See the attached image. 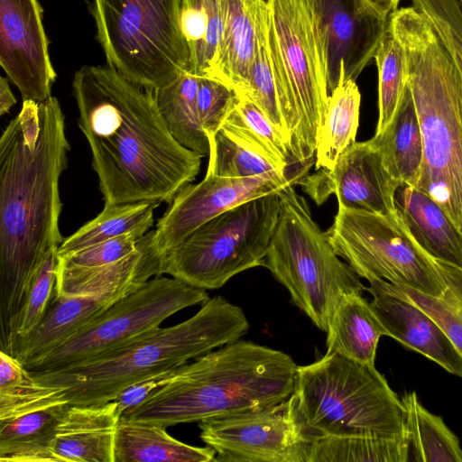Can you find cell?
<instances>
[{
    "label": "cell",
    "instance_id": "obj_27",
    "mask_svg": "<svg viewBox=\"0 0 462 462\" xmlns=\"http://www.w3.org/2000/svg\"><path fill=\"white\" fill-rule=\"evenodd\" d=\"M216 451L199 448L168 434L166 427L120 419L115 438V462H210Z\"/></svg>",
    "mask_w": 462,
    "mask_h": 462
},
{
    "label": "cell",
    "instance_id": "obj_13",
    "mask_svg": "<svg viewBox=\"0 0 462 462\" xmlns=\"http://www.w3.org/2000/svg\"><path fill=\"white\" fill-rule=\"evenodd\" d=\"M200 439L217 462H307L310 442L299 427L291 398L264 408L199 422Z\"/></svg>",
    "mask_w": 462,
    "mask_h": 462
},
{
    "label": "cell",
    "instance_id": "obj_16",
    "mask_svg": "<svg viewBox=\"0 0 462 462\" xmlns=\"http://www.w3.org/2000/svg\"><path fill=\"white\" fill-rule=\"evenodd\" d=\"M38 0H0V65L23 101L42 103L57 78Z\"/></svg>",
    "mask_w": 462,
    "mask_h": 462
},
{
    "label": "cell",
    "instance_id": "obj_43",
    "mask_svg": "<svg viewBox=\"0 0 462 462\" xmlns=\"http://www.w3.org/2000/svg\"><path fill=\"white\" fill-rule=\"evenodd\" d=\"M172 372L143 380L130 385L121 392L113 401L116 402V412L121 416L128 410L135 407L152 392L167 383Z\"/></svg>",
    "mask_w": 462,
    "mask_h": 462
},
{
    "label": "cell",
    "instance_id": "obj_36",
    "mask_svg": "<svg viewBox=\"0 0 462 462\" xmlns=\"http://www.w3.org/2000/svg\"><path fill=\"white\" fill-rule=\"evenodd\" d=\"M435 262L446 284L440 296H430L409 287L395 285L438 322L462 357V269L440 261Z\"/></svg>",
    "mask_w": 462,
    "mask_h": 462
},
{
    "label": "cell",
    "instance_id": "obj_29",
    "mask_svg": "<svg viewBox=\"0 0 462 462\" xmlns=\"http://www.w3.org/2000/svg\"><path fill=\"white\" fill-rule=\"evenodd\" d=\"M209 143L207 174L227 178L270 177L289 181L287 171L280 167L263 149L240 134L222 125L208 134Z\"/></svg>",
    "mask_w": 462,
    "mask_h": 462
},
{
    "label": "cell",
    "instance_id": "obj_2",
    "mask_svg": "<svg viewBox=\"0 0 462 462\" xmlns=\"http://www.w3.org/2000/svg\"><path fill=\"white\" fill-rule=\"evenodd\" d=\"M70 145L59 100L23 101L0 138L1 349L14 339L25 290L46 252L63 238L59 180Z\"/></svg>",
    "mask_w": 462,
    "mask_h": 462
},
{
    "label": "cell",
    "instance_id": "obj_1",
    "mask_svg": "<svg viewBox=\"0 0 462 462\" xmlns=\"http://www.w3.org/2000/svg\"><path fill=\"white\" fill-rule=\"evenodd\" d=\"M72 91L105 205L170 204L196 179L202 157L171 134L152 90L106 64L80 68Z\"/></svg>",
    "mask_w": 462,
    "mask_h": 462
},
{
    "label": "cell",
    "instance_id": "obj_38",
    "mask_svg": "<svg viewBox=\"0 0 462 462\" xmlns=\"http://www.w3.org/2000/svg\"><path fill=\"white\" fill-rule=\"evenodd\" d=\"M266 5L255 2L256 45L246 95L274 124L283 135L285 129L279 108L277 91L266 39Z\"/></svg>",
    "mask_w": 462,
    "mask_h": 462
},
{
    "label": "cell",
    "instance_id": "obj_7",
    "mask_svg": "<svg viewBox=\"0 0 462 462\" xmlns=\"http://www.w3.org/2000/svg\"><path fill=\"white\" fill-rule=\"evenodd\" d=\"M267 46L292 162L313 163L328 102L326 53L308 0H272Z\"/></svg>",
    "mask_w": 462,
    "mask_h": 462
},
{
    "label": "cell",
    "instance_id": "obj_45",
    "mask_svg": "<svg viewBox=\"0 0 462 462\" xmlns=\"http://www.w3.org/2000/svg\"><path fill=\"white\" fill-rule=\"evenodd\" d=\"M377 12L390 17L397 9L401 0H366Z\"/></svg>",
    "mask_w": 462,
    "mask_h": 462
},
{
    "label": "cell",
    "instance_id": "obj_47",
    "mask_svg": "<svg viewBox=\"0 0 462 462\" xmlns=\"http://www.w3.org/2000/svg\"><path fill=\"white\" fill-rule=\"evenodd\" d=\"M459 5H460V8L462 9V0H457Z\"/></svg>",
    "mask_w": 462,
    "mask_h": 462
},
{
    "label": "cell",
    "instance_id": "obj_24",
    "mask_svg": "<svg viewBox=\"0 0 462 462\" xmlns=\"http://www.w3.org/2000/svg\"><path fill=\"white\" fill-rule=\"evenodd\" d=\"M69 403L46 397L0 420L1 462H46L55 429Z\"/></svg>",
    "mask_w": 462,
    "mask_h": 462
},
{
    "label": "cell",
    "instance_id": "obj_44",
    "mask_svg": "<svg viewBox=\"0 0 462 462\" xmlns=\"http://www.w3.org/2000/svg\"><path fill=\"white\" fill-rule=\"evenodd\" d=\"M16 103V99L10 88L9 79L5 77L0 78V115L7 114L12 106Z\"/></svg>",
    "mask_w": 462,
    "mask_h": 462
},
{
    "label": "cell",
    "instance_id": "obj_3",
    "mask_svg": "<svg viewBox=\"0 0 462 462\" xmlns=\"http://www.w3.org/2000/svg\"><path fill=\"white\" fill-rule=\"evenodd\" d=\"M296 369L286 353L238 339L173 371L120 419L167 428L264 408L292 394Z\"/></svg>",
    "mask_w": 462,
    "mask_h": 462
},
{
    "label": "cell",
    "instance_id": "obj_34",
    "mask_svg": "<svg viewBox=\"0 0 462 462\" xmlns=\"http://www.w3.org/2000/svg\"><path fill=\"white\" fill-rule=\"evenodd\" d=\"M307 462H409V444L405 436L320 437Z\"/></svg>",
    "mask_w": 462,
    "mask_h": 462
},
{
    "label": "cell",
    "instance_id": "obj_12",
    "mask_svg": "<svg viewBox=\"0 0 462 462\" xmlns=\"http://www.w3.org/2000/svg\"><path fill=\"white\" fill-rule=\"evenodd\" d=\"M209 299L204 289L180 279L154 276L119 299L65 343L25 367L51 372L113 351L157 328L174 313Z\"/></svg>",
    "mask_w": 462,
    "mask_h": 462
},
{
    "label": "cell",
    "instance_id": "obj_17",
    "mask_svg": "<svg viewBox=\"0 0 462 462\" xmlns=\"http://www.w3.org/2000/svg\"><path fill=\"white\" fill-rule=\"evenodd\" d=\"M299 185L318 206L336 195L338 207L388 215L395 212L399 183L390 175L371 140L356 142L332 169L307 174Z\"/></svg>",
    "mask_w": 462,
    "mask_h": 462
},
{
    "label": "cell",
    "instance_id": "obj_10",
    "mask_svg": "<svg viewBox=\"0 0 462 462\" xmlns=\"http://www.w3.org/2000/svg\"><path fill=\"white\" fill-rule=\"evenodd\" d=\"M279 191L241 203L201 225L165 255L162 274L216 290L239 273L263 266L279 221Z\"/></svg>",
    "mask_w": 462,
    "mask_h": 462
},
{
    "label": "cell",
    "instance_id": "obj_30",
    "mask_svg": "<svg viewBox=\"0 0 462 462\" xmlns=\"http://www.w3.org/2000/svg\"><path fill=\"white\" fill-rule=\"evenodd\" d=\"M199 76L187 70L153 93L173 137L184 147L205 157L209 153V143L199 117Z\"/></svg>",
    "mask_w": 462,
    "mask_h": 462
},
{
    "label": "cell",
    "instance_id": "obj_14",
    "mask_svg": "<svg viewBox=\"0 0 462 462\" xmlns=\"http://www.w3.org/2000/svg\"><path fill=\"white\" fill-rule=\"evenodd\" d=\"M299 181H281L270 177L227 178L205 175L197 184L182 188L159 219L153 235L157 254L165 255L194 230L225 211L250 199L279 191Z\"/></svg>",
    "mask_w": 462,
    "mask_h": 462
},
{
    "label": "cell",
    "instance_id": "obj_31",
    "mask_svg": "<svg viewBox=\"0 0 462 462\" xmlns=\"http://www.w3.org/2000/svg\"><path fill=\"white\" fill-rule=\"evenodd\" d=\"M401 401L409 461L462 462L459 440L442 418L423 407L414 391L406 393Z\"/></svg>",
    "mask_w": 462,
    "mask_h": 462
},
{
    "label": "cell",
    "instance_id": "obj_35",
    "mask_svg": "<svg viewBox=\"0 0 462 462\" xmlns=\"http://www.w3.org/2000/svg\"><path fill=\"white\" fill-rule=\"evenodd\" d=\"M378 71L379 116L375 134H380L393 120L409 81L405 50L394 34L391 23L374 57Z\"/></svg>",
    "mask_w": 462,
    "mask_h": 462
},
{
    "label": "cell",
    "instance_id": "obj_39",
    "mask_svg": "<svg viewBox=\"0 0 462 462\" xmlns=\"http://www.w3.org/2000/svg\"><path fill=\"white\" fill-rule=\"evenodd\" d=\"M58 247L51 246L46 252L25 290L13 343L17 337L28 335L39 324L50 305L56 283Z\"/></svg>",
    "mask_w": 462,
    "mask_h": 462
},
{
    "label": "cell",
    "instance_id": "obj_18",
    "mask_svg": "<svg viewBox=\"0 0 462 462\" xmlns=\"http://www.w3.org/2000/svg\"><path fill=\"white\" fill-rule=\"evenodd\" d=\"M368 282L365 291L373 296L370 305L385 336L462 378V357L438 322L395 284L384 280Z\"/></svg>",
    "mask_w": 462,
    "mask_h": 462
},
{
    "label": "cell",
    "instance_id": "obj_9",
    "mask_svg": "<svg viewBox=\"0 0 462 462\" xmlns=\"http://www.w3.org/2000/svg\"><path fill=\"white\" fill-rule=\"evenodd\" d=\"M96 39L106 64L149 90L189 70L180 0H91Z\"/></svg>",
    "mask_w": 462,
    "mask_h": 462
},
{
    "label": "cell",
    "instance_id": "obj_28",
    "mask_svg": "<svg viewBox=\"0 0 462 462\" xmlns=\"http://www.w3.org/2000/svg\"><path fill=\"white\" fill-rule=\"evenodd\" d=\"M361 94L353 79H345L341 64L339 81L328 97L319 131L315 169H332L338 157L356 141Z\"/></svg>",
    "mask_w": 462,
    "mask_h": 462
},
{
    "label": "cell",
    "instance_id": "obj_46",
    "mask_svg": "<svg viewBox=\"0 0 462 462\" xmlns=\"http://www.w3.org/2000/svg\"><path fill=\"white\" fill-rule=\"evenodd\" d=\"M252 1H254V2H259V3H262V4H263V5H270V3H271V1H272V0H252Z\"/></svg>",
    "mask_w": 462,
    "mask_h": 462
},
{
    "label": "cell",
    "instance_id": "obj_26",
    "mask_svg": "<svg viewBox=\"0 0 462 462\" xmlns=\"http://www.w3.org/2000/svg\"><path fill=\"white\" fill-rule=\"evenodd\" d=\"M385 331L362 294L343 297L327 330V352L374 365L377 346Z\"/></svg>",
    "mask_w": 462,
    "mask_h": 462
},
{
    "label": "cell",
    "instance_id": "obj_8",
    "mask_svg": "<svg viewBox=\"0 0 462 462\" xmlns=\"http://www.w3.org/2000/svg\"><path fill=\"white\" fill-rule=\"evenodd\" d=\"M280 191L279 221L264 259L274 278L289 291L293 303L319 329L327 332L344 296L363 294L360 276L335 252L327 231L313 220L310 209L294 189Z\"/></svg>",
    "mask_w": 462,
    "mask_h": 462
},
{
    "label": "cell",
    "instance_id": "obj_23",
    "mask_svg": "<svg viewBox=\"0 0 462 462\" xmlns=\"http://www.w3.org/2000/svg\"><path fill=\"white\" fill-rule=\"evenodd\" d=\"M255 2L220 0L221 37L209 77L246 95L256 45Z\"/></svg>",
    "mask_w": 462,
    "mask_h": 462
},
{
    "label": "cell",
    "instance_id": "obj_41",
    "mask_svg": "<svg viewBox=\"0 0 462 462\" xmlns=\"http://www.w3.org/2000/svg\"><path fill=\"white\" fill-rule=\"evenodd\" d=\"M238 94L223 81L209 76L199 77V117L206 135L216 133L236 107Z\"/></svg>",
    "mask_w": 462,
    "mask_h": 462
},
{
    "label": "cell",
    "instance_id": "obj_5",
    "mask_svg": "<svg viewBox=\"0 0 462 462\" xmlns=\"http://www.w3.org/2000/svg\"><path fill=\"white\" fill-rule=\"evenodd\" d=\"M390 23L406 52L423 142L416 188L462 232V76L430 21L414 7L397 9Z\"/></svg>",
    "mask_w": 462,
    "mask_h": 462
},
{
    "label": "cell",
    "instance_id": "obj_4",
    "mask_svg": "<svg viewBox=\"0 0 462 462\" xmlns=\"http://www.w3.org/2000/svg\"><path fill=\"white\" fill-rule=\"evenodd\" d=\"M249 327L239 306L215 296L189 319L157 327L113 351L61 370L29 372L49 387L55 400L100 405L134 383L173 372L190 359L240 339Z\"/></svg>",
    "mask_w": 462,
    "mask_h": 462
},
{
    "label": "cell",
    "instance_id": "obj_21",
    "mask_svg": "<svg viewBox=\"0 0 462 462\" xmlns=\"http://www.w3.org/2000/svg\"><path fill=\"white\" fill-rule=\"evenodd\" d=\"M118 300L109 293L60 297L53 292L39 324L28 335L17 337L7 353L28 367L65 343Z\"/></svg>",
    "mask_w": 462,
    "mask_h": 462
},
{
    "label": "cell",
    "instance_id": "obj_22",
    "mask_svg": "<svg viewBox=\"0 0 462 462\" xmlns=\"http://www.w3.org/2000/svg\"><path fill=\"white\" fill-rule=\"evenodd\" d=\"M394 204L411 236L430 257L462 269V232L431 197L401 184Z\"/></svg>",
    "mask_w": 462,
    "mask_h": 462
},
{
    "label": "cell",
    "instance_id": "obj_25",
    "mask_svg": "<svg viewBox=\"0 0 462 462\" xmlns=\"http://www.w3.org/2000/svg\"><path fill=\"white\" fill-rule=\"evenodd\" d=\"M370 140L390 175L400 185L417 187L423 164V142L409 81L393 120Z\"/></svg>",
    "mask_w": 462,
    "mask_h": 462
},
{
    "label": "cell",
    "instance_id": "obj_6",
    "mask_svg": "<svg viewBox=\"0 0 462 462\" xmlns=\"http://www.w3.org/2000/svg\"><path fill=\"white\" fill-rule=\"evenodd\" d=\"M307 439L336 436H405L401 399L374 365L335 352L297 366L290 396Z\"/></svg>",
    "mask_w": 462,
    "mask_h": 462
},
{
    "label": "cell",
    "instance_id": "obj_11",
    "mask_svg": "<svg viewBox=\"0 0 462 462\" xmlns=\"http://www.w3.org/2000/svg\"><path fill=\"white\" fill-rule=\"evenodd\" d=\"M337 254L368 282L384 280L438 297L446 288L435 262L415 242L398 213L338 207L327 230Z\"/></svg>",
    "mask_w": 462,
    "mask_h": 462
},
{
    "label": "cell",
    "instance_id": "obj_42",
    "mask_svg": "<svg viewBox=\"0 0 462 462\" xmlns=\"http://www.w3.org/2000/svg\"><path fill=\"white\" fill-rule=\"evenodd\" d=\"M138 239L132 235L108 239L67 255L58 256V265L68 268L107 265L132 254L137 247Z\"/></svg>",
    "mask_w": 462,
    "mask_h": 462
},
{
    "label": "cell",
    "instance_id": "obj_37",
    "mask_svg": "<svg viewBox=\"0 0 462 462\" xmlns=\"http://www.w3.org/2000/svg\"><path fill=\"white\" fill-rule=\"evenodd\" d=\"M222 125L244 135L288 171L292 159L287 143L265 113L249 97L238 95L236 107Z\"/></svg>",
    "mask_w": 462,
    "mask_h": 462
},
{
    "label": "cell",
    "instance_id": "obj_15",
    "mask_svg": "<svg viewBox=\"0 0 462 462\" xmlns=\"http://www.w3.org/2000/svg\"><path fill=\"white\" fill-rule=\"evenodd\" d=\"M316 18L326 53L330 93L339 81L356 80L374 59L390 25V17L377 12L366 0H308Z\"/></svg>",
    "mask_w": 462,
    "mask_h": 462
},
{
    "label": "cell",
    "instance_id": "obj_32",
    "mask_svg": "<svg viewBox=\"0 0 462 462\" xmlns=\"http://www.w3.org/2000/svg\"><path fill=\"white\" fill-rule=\"evenodd\" d=\"M159 205L150 201L105 205L95 218L63 239L58 247V256L125 235L141 238L152 227L154 210Z\"/></svg>",
    "mask_w": 462,
    "mask_h": 462
},
{
    "label": "cell",
    "instance_id": "obj_33",
    "mask_svg": "<svg viewBox=\"0 0 462 462\" xmlns=\"http://www.w3.org/2000/svg\"><path fill=\"white\" fill-rule=\"evenodd\" d=\"M180 22L189 53L188 71L210 76L221 37L220 0H180Z\"/></svg>",
    "mask_w": 462,
    "mask_h": 462
},
{
    "label": "cell",
    "instance_id": "obj_40",
    "mask_svg": "<svg viewBox=\"0 0 462 462\" xmlns=\"http://www.w3.org/2000/svg\"><path fill=\"white\" fill-rule=\"evenodd\" d=\"M42 385L14 356L0 350V420L8 418L47 395Z\"/></svg>",
    "mask_w": 462,
    "mask_h": 462
},
{
    "label": "cell",
    "instance_id": "obj_20",
    "mask_svg": "<svg viewBox=\"0 0 462 462\" xmlns=\"http://www.w3.org/2000/svg\"><path fill=\"white\" fill-rule=\"evenodd\" d=\"M119 420L114 401L69 405L55 429L46 462H115Z\"/></svg>",
    "mask_w": 462,
    "mask_h": 462
},
{
    "label": "cell",
    "instance_id": "obj_19",
    "mask_svg": "<svg viewBox=\"0 0 462 462\" xmlns=\"http://www.w3.org/2000/svg\"><path fill=\"white\" fill-rule=\"evenodd\" d=\"M154 229L138 239L125 258L103 266L68 268L57 265L54 294L60 297L113 294L121 299L162 274L163 259L153 247Z\"/></svg>",
    "mask_w": 462,
    "mask_h": 462
}]
</instances>
